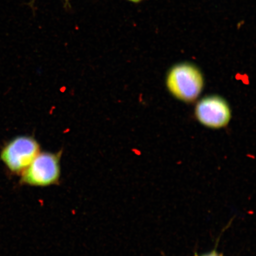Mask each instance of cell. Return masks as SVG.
Returning <instances> with one entry per match:
<instances>
[{"mask_svg": "<svg viewBox=\"0 0 256 256\" xmlns=\"http://www.w3.org/2000/svg\"><path fill=\"white\" fill-rule=\"evenodd\" d=\"M60 153L40 152L21 174V184L48 187L59 184Z\"/></svg>", "mask_w": 256, "mask_h": 256, "instance_id": "7a4b0ae2", "label": "cell"}, {"mask_svg": "<svg viewBox=\"0 0 256 256\" xmlns=\"http://www.w3.org/2000/svg\"><path fill=\"white\" fill-rule=\"evenodd\" d=\"M202 256H222V254H218V252H216V251H212L210 252H209V254H204Z\"/></svg>", "mask_w": 256, "mask_h": 256, "instance_id": "5b68a950", "label": "cell"}, {"mask_svg": "<svg viewBox=\"0 0 256 256\" xmlns=\"http://www.w3.org/2000/svg\"><path fill=\"white\" fill-rule=\"evenodd\" d=\"M166 85L176 98L190 103L196 100L202 92L204 79L196 66L190 63H182L170 70Z\"/></svg>", "mask_w": 256, "mask_h": 256, "instance_id": "6da1fadb", "label": "cell"}, {"mask_svg": "<svg viewBox=\"0 0 256 256\" xmlns=\"http://www.w3.org/2000/svg\"><path fill=\"white\" fill-rule=\"evenodd\" d=\"M194 112L200 124L213 129L226 126L232 118L229 105L217 96H208L202 99L195 108Z\"/></svg>", "mask_w": 256, "mask_h": 256, "instance_id": "277c9868", "label": "cell"}, {"mask_svg": "<svg viewBox=\"0 0 256 256\" xmlns=\"http://www.w3.org/2000/svg\"><path fill=\"white\" fill-rule=\"evenodd\" d=\"M129 1H130L131 2L137 3V2H140L142 1V0H129Z\"/></svg>", "mask_w": 256, "mask_h": 256, "instance_id": "8992f818", "label": "cell"}, {"mask_svg": "<svg viewBox=\"0 0 256 256\" xmlns=\"http://www.w3.org/2000/svg\"><path fill=\"white\" fill-rule=\"evenodd\" d=\"M40 152L39 144L33 138L21 136L11 140L2 149L1 158L14 174H22Z\"/></svg>", "mask_w": 256, "mask_h": 256, "instance_id": "3957f363", "label": "cell"}]
</instances>
